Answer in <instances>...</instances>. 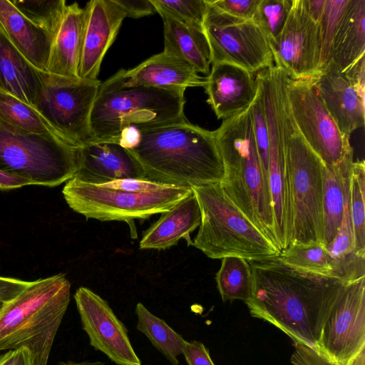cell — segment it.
Instances as JSON below:
<instances>
[{
	"label": "cell",
	"mask_w": 365,
	"mask_h": 365,
	"mask_svg": "<svg viewBox=\"0 0 365 365\" xmlns=\"http://www.w3.org/2000/svg\"><path fill=\"white\" fill-rule=\"evenodd\" d=\"M248 262L252 292L245 303L250 314L319 351L323 325L344 283L294 269L278 256Z\"/></svg>",
	"instance_id": "6da1fadb"
},
{
	"label": "cell",
	"mask_w": 365,
	"mask_h": 365,
	"mask_svg": "<svg viewBox=\"0 0 365 365\" xmlns=\"http://www.w3.org/2000/svg\"><path fill=\"white\" fill-rule=\"evenodd\" d=\"M137 128L140 140L128 150L140 165L145 180L181 187L222 181L224 165L214 131L187 120Z\"/></svg>",
	"instance_id": "7a4b0ae2"
},
{
	"label": "cell",
	"mask_w": 365,
	"mask_h": 365,
	"mask_svg": "<svg viewBox=\"0 0 365 365\" xmlns=\"http://www.w3.org/2000/svg\"><path fill=\"white\" fill-rule=\"evenodd\" d=\"M214 133L224 165L220 185L225 194L277 246L269 180L257 152L251 106L223 120Z\"/></svg>",
	"instance_id": "3957f363"
},
{
	"label": "cell",
	"mask_w": 365,
	"mask_h": 365,
	"mask_svg": "<svg viewBox=\"0 0 365 365\" xmlns=\"http://www.w3.org/2000/svg\"><path fill=\"white\" fill-rule=\"evenodd\" d=\"M285 74L277 78L279 108L286 163L287 246L322 243V168L294 120L287 99Z\"/></svg>",
	"instance_id": "277c9868"
},
{
	"label": "cell",
	"mask_w": 365,
	"mask_h": 365,
	"mask_svg": "<svg viewBox=\"0 0 365 365\" xmlns=\"http://www.w3.org/2000/svg\"><path fill=\"white\" fill-rule=\"evenodd\" d=\"M70 297L71 283L64 274L31 282L0 309V351L25 346L31 365H47Z\"/></svg>",
	"instance_id": "5b68a950"
},
{
	"label": "cell",
	"mask_w": 365,
	"mask_h": 365,
	"mask_svg": "<svg viewBox=\"0 0 365 365\" xmlns=\"http://www.w3.org/2000/svg\"><path fill=\"white\" fill-rule=\"evenodd\" d=\"M125 69L101 82L91 116L96 141L118 143L130 126L149 127L186 120L185 89L125 83Z\"/></svg>",
	"instance_id": "8992f818"
},
{
	"label": "cell",
	"mask_w": 365,
	"mask_h": 365,
	"mask_svg": "<svg viewBox=\"0 0 365 365\" xmlns=\"http://www.w3.org/2000/svg\"><path fill=\"white\" fill-rule=\"evenodd\" d=\"M192 189L201 212L192 245L207 257L235 256L255 261L279 256V248L230 201L220 182Z\"/></svg>",
	"instance_id": "52a82bcc"
},
{
	"label": "cell",
	"mask_w": 365,
	"mask_h": 365,
	"mask_svg": "<svg viewBox=\"0 0 365 365\" xmlns=\"http://www.w3.org/2000/svg\"><path fill=\"white\" fill-rule=\"evenodd\" d=\"M78 150L61 140L21 131L0 119V169L33 185L55 187L73 178Z\"/></svg>",
	"instance_id": "ba28073f"
},
{
	"label": "cell",
	"mask_w": 365,
	"mask_h": 365,
	"mask_svg": "<svg viewBox=\"0 0 365 365\" xmlns=\"http://www.w3.org/2000/svg\"><path fill=\"white\" fill-rule=\"evenodd\" d=\"M192 192V187L171 186L155 192H131L76 178L67 181L62 190L68 206L87 219L128 223L168 212Z\"/></svg>",
	"instance_id": "9c48e42d"
},
{
	"label": "cell",
	"mask_w": 365,
	"mask_h": 365,
	"mask_svg": "<svg viewBox=\"0 0 365 365\" xmlns=\"http://www.w3.org/2000/svg\"><path fill=\"white\" fill-rule=\"evenodd\" d=\"M41 88L35 108L72 146L95 142L91 116L101 81L71 78L38 70Z\"/></svg>",
	"instance_id": "30bf717a"
},
{
	"label": "cell",
	"mask_w": 365,
	"mask_h": 365,
	"mask_svg": "<svg viewBox=\"0 0 365 365\" xmlns=\"http://www.w3.org/2000/svg\"><path fill=\"white\" fill-rule=\"evenodd\" d=\"M207 1L202 29L212 64L230 63L254 73L274 66L267 38L252 20L235 18Z\"/></svg>",
	"instance_id": "8fae6325"
},
{
	"label": "cell",
	"mask_w": 365,
	"mask_h": 365,
	"mask_svg": "<svg viewBox=\"0 0 365 365\" xmlns=\"http://www.w3.org/2000/svg\"><path fill=\"white\" fill-rule=\"evenodd\" d=\"M287 99L297 126L326 165H336L353 155L350 137L340 130L310 80H294L286 74Z\"/></svg>",
	"instance_id": "7c38bea8"
},
{
	"label": "cell",
	"mask_w": 365,
	"mask_h": 365,
	"mask_svg": "<svg viewBox=\"0 0 365 365\" xmlns=\"http://www.w3.org/2000/svg\"><path fill=\"white\" fill-rule=\"evenodd\" d=\"M317 349L334 365H350L365 349V277L343 284Z\"/></svg>",
	"instance_id": "4fadbf2b"
},
{
	"label": "cell",
	"mask_w": 365,
	"mask_h": 365,
	"mask_svg": "<svg viewBox=\"0 0 365 365\" xmlns=\"http://www.w3.org/2000/svg\"><path fill=\"white\" fill-rule=\"evenodd\" d=\"M274 65L289 78L312 80L322 67V37L319 24L307 14L303 0H292L285 24L268 41Z\"/></svg>",
	"instance_id": "5bb4252c"
},
{
	"label": "cell",
	"mask_w": 365,
	"mask_h": 365,
	"mask_svg": "<svg viewBox=\"0 0 365 365\" xmlns=\"http://www.w3.org/2000/svg\"><path fill=\"white\" fill-rule=\"evenodd\" d=\"M263 98L269 133L268 180L272 201L277 246L287 247L286 163L277 92V71L270 68L256 76Z\"/></svg>",
	"instance_id": "9a60e30c"
},
{
	"label": "cell",
	"mask_w": 365,
	"mask_h": 365,
	"mask_svg": "<svg viewBox=\"0 0 365 365\" xmlns=\"http://www.w3.org/2000/svg\"><path fill=\"white\" fill-rule=\"evenodd\" d=\"M83 329L90 344L117 365H141L128 329L107 301L91 289L80 287L74 294Z\"/></svg>",
	"instance_id": "2e32d148"
},
{
	"label": "cell",
	"mask_w": 365,
	"mask_h": 365,
	"mask_svg": "<svg viewBox=\"0 0 365 365\" xmlns=\"http://www.w3.org/2000/svg\"><path fill=\"white\" fill-rule=\"evenodd\" d=\"M83 9L85 29L78 77L95 81L126 14L113 0H92Z\"/></svg>",
	"instance_id": "e0dca14e"
},
{
	"label": "cell",
	"mask_w": 365,
	"mask_h": 365,
	"mask_svg": "<svg viewBox=\"0 0 365 365\" xmlns=\"http://www.w3.org/2000/svg\"><path fill=\"white\" fill-rule=\"evenodd\" d=\"M340 130L350 137L363 128L365 120V93L330 60L310 80Z\"/></svg>",
	"instance_id": "ac0fdd59"
},
{
	"label": "cell",
	"mask_w": 365,
	"mask_h": 365,
	"mask_svg": "<svg viewBox=\"0 0 365 365\" xmlns=\"http://www.w3.org/2000/svg\"><path fill=\"white\" fill-rule=\"evenodd\" d=\"M254 74L230 63L212 64L204 88L207 102L218 119L235 116L252 104L258 92Z\"/></svg>",
	"instance_id": "d6986e66"
},
{
	"label": "cell",
	"mask_w": 365,
	"mask_h": 365,
	"mask_svg": "<svg viewBox=\"0 0 365 365\" xmlns=\"http://www.w3.org/2000/svg\"><path fill=\"white\" fill-rule=\"evenodd\" d=\"M74 178L96 185L124 178L145 180L143 169L131 152L109 141H96L79 148Z\"/></svg>",
	"instance_id": "ffe728a7"
},
{
	"label": "cell",
	"mask_w": 365,
	"mask_h": 365,
	"mask_svg": "<svg viewBox=\"0 0 365 365\" xmlns=\"http://www.w3.org/2000/svg\"><path fill=\"white\" fill-rule=\"evenodd\" d=\"M85 29V11L78 3L65 6L51 40L46 72L80 78L78 68Z\"/></svg>",
	"instance_id": "44dd1931"
},
{
	"label": "cell",
	"mask_w": 365,
	"mask_h": 365,
	"mask_svg": "<svg viewBox=\"0 0 365 365\" xmlns=\"http://www.w3.org/2000/svg\"><path fill=\"white\" fill-rule=\"evenodd\" d=\"M125 83L165 89L203 87L206 78L198 75L187 61L163 51L152 56L136 67L125 70Z\"/></svg>",
	"instance_id": "7402d4cb"
},
{
	"label": "cell",
	"mask_w": 365,
	"mask_h": 365,
	"mask_svg": "<svg viewBox=\"0 0 365 365\" xmlns=\"http://www.w3.org/2000/svg\"><path fill=\"white\" fill-rule=\"evenodd\" d=\"M0 26L24 57L36 69L46 72L51 36L10 0H0Z\"/></svg>",
	"instance_id": "603a6c76"
},
{
	"label": "cell",
	"mask_w": 365,
	"mask_h": 365,
	"mask_svg": "<svg viewBox=\"0 0 365 365\" xmlns=\"http://www.w3.org/2000/svg\"><path fill=\"white\" fill-rule=\"evenodd\" d=\"M201 222V212L196 196L192 192L153 223L143 234L140 249L164 250L188 239Z\"/></svg>",
	"instance_id": "cb8c5ba5"
},
{
	"label": "cell",
	"mask_w": 365,
	"mask_h": 365,
	"mask_svg": "<svg viewBox=\"0 0 365 365\" xmlns=\"http://www.w3.org/2000/svg\"><path fill=\"white\" fill-rule=\"evenodd\" d=\"M155 7L163 21V51L187 61L197 73L209 74L211 53L203 29L184 24Z\"/></svg>",
	"instance_id": "d4e9b609"
},
{
	"label": "cell",
	"mask_w": 365,
	"mask_h": 365,
	"mask_svg": "<svg viewBox=\"0 0 365 365\" xmlns=\"http://www.w3.org/2000/svg\"><path fill=\"white\" fill-rule=\"evenodd\" d=\"M40 88L38 70L18 51L0 26V90L35 108Z\"/></svg>",
	"instance_id": "484cf974"
},
{
	"label": "cell",
	"mask_w": 365,
	"mask_h": 365,
	"mask_svg": "<svg viewBox=\"0 0 365 365\" xmlns=\"http://www.w3.org/2000/svg\"><path fill=\"white\" fill-rule=\"evenodd\" d=\"M365 57V0H348L331 43L330 60L342 72Z\"/></svg>",
	"instance_id": "4316f807"
},
{
	"label": "cell",
	"mask_w": 365,
	"mask_h": 365,
	"mask_svg": "<svg viewBox=\"0 0 365 365\" xmlns=\"http://www.w3.org/2000/svg\"><path fill=\"white\" fill-rule=\"evenodd\" d=\"M353 155L336 165L322 168V243L327 247L336 235L342 220Z\"/></svg>",
	"instance_id": "83f0119b"
},
{
	"label": "cell",
	"mask_w": 365,
	"mask_h": 365,
	"mask_svg": "<svg viewBox=\"0 0 365 365\" xmlns=\"http://www.w3.org/2000/svg\"><path fill=\"white\" fill-rule=\"evenodd\" d=\"M0 119L21 131L67 143L36 108L2 90H0Z\"/></svg>",
	"instance_id": "f1b7e54d"
},
{
	"label": "cell",
	"mask_w": 365,
	"mask_h": 365,
	"mask_svg": "<svg viewBox=\"0 0 365 365\" xmlns=\"http://www.w3.org/2000/svg\"><path fill=\"white\" fill-rule=\"evenodd\" d=\"M136 328L150 341L173 365H178V356L182 354L185 339L164 320L152 314L142 303L135 307Z\"/></svg>",
	"instance_id": "f546056e"
},
{
	"label": "cell",
	"mask_w": 365,
	"mask_h": 365,
	"mask_svg": "<svg viewBox=\"0 0 365 365\" xmlns=\"http://www.w3.org/2000/svg\"><path fill=\"white\" fill-rule=\"evenodd\" d=\"M215 280L223 302L240 299L247 302L251 298L252 269L245 259L235 256L223 257Z\"/></svg>",
	"instance_id": "4dcf8cb0"
},
{
	"label": "cell",
	"mask_w": 365,
	"mask_h": 365,
	"mask_svg": "<svg viewBox=\"0 0 365 365\" xmlns=\"http://www.w3.org/2000/svg\"><path fill=\"white\" fill-rule=\"evenodd\" d=\"M278 257L294 269L334 278L332 260L327 247L322 242L289 245L281 250Z\"/></svg>",
	"instance_id": "1f68e13d"
},
{
	"label": "cell",
	"mask_w": 365,
	"mask_h": 365,
	"mask_svg": "<svg viewBox=\"0 0 365 365\" xmlns=\"http://www.w3.org/2000/svg\"><path fill=\"white\" fill-rule=\"evenodd\" d=\"M349 207L353 227L354 249L365 257V165L353 162L349 178Z\"/></svg>",
	"instance_id": "d6a6232c"
},
{
	"label": "cell",
	"mask_w": 365,
	"mask_h": 365,
	"mask_svg": "<svg viewBox=\"0 0 365 365\" xmlns=\"http://www.w3.org/2000/svg\"><path fill=\"white\" fill-rule=\"evenodd\" d=\"M292 6V0H260L252 21L267 41L275 38L282 30Z\"/></svg>",
	"instance_id": "836d02e7"
},
{
	"label": "cell",
	"mask_w": 365,
	"mask_h": 365,
	"mask_svg": "<svg viewBox=\"0 0 365 365\" xmlns=\"http://www.w3.org/2000/svg\"><path fill=\"white\" fill-rule=\"evenodd\" d=\"M12 3L27 18L44 28L51 36L63 14L64 0H13Z\"/></svg>",
	"instance_id": "e575fe53"
},
{
	"label": "cell",
	"mask_w": 365,
	"mask_h": 365,
	"mask_svg": "<svg viewBox=\"0 0 365 365\" xmlns=\"http://www.w3.org/2000/svg\"><path fill=\"white\" fill-rule=\"evenodd\" d=\"M150 1L155 6L162 9L177 20L202 29L207 0Z\"/></svg>",
	"instance_id": "d590c367"
},
{
	"label": "cell",
	"mask_w": 365,
	"mask_h": 365,
	"mask_svg": "<svg viewBox=\"0 0 365 365\" xmlns=\"http://www.w3.org/2000/svg\"><path fill=\"white\" fill-rule=\"evenodd\" d=\"M348 0H326L319 21L322 37V67L330 61L331 43ZM321 67V68H322Z\"/></svg>",
	"instance_id": "8d00e7d4"
},
{
	"label": "cell",
	"mask_w": 365,
	"mask_h": 365,
	"mask_svg": "<svg viewBox=\"0 0 365 365\" xmlns=\"http://www.w3.org/2000/svg\"><path fill=\"white\" fill-rule=\"evenodd\" d=\"M251 110L254 135L257 148V152L263 169L268 178L269 133L263 98L259 83L258 92L254 102L251 105Z\"/></svg>",
	"instance_id": "74e56055"
},
{
	"label": "cell",
	"mask_w": 365,
	"mask_h": 365,
	"mask_svg": "<svg viewBox=\"0 0 365 365\" xmlns=\"http://www.w3.org/2000/svg\"><path fill=\"white\" fill-rule=\"evenodd\" d=\"M221 11L235 18L252 20L260 0H208Z\"/></svg>",
	"instance_id": "f35d334b"
},
{
	"label": "cell",
	"mask_w": 365,
	"mask_h": 365,
	"mask_svg": "<svg viewBox=\"0 0 365 365\" xmlns=\"http://www.w3.org/2000/svg\"><path fill=\"white\" fill-rule=\"evenodd\" d=\"M99 185L107 188L131 192H155L172 186L140 178L119 179Z\"/></svg>",
	"instance_id": "ab89813d"
},
{
	"label": "cell",
	"mask_w": 365,
	"mask_h": 365,
	"mask_svg": "<svg viewBox=\"0 0 365 365\" xmlns=\"http://www.w3.org/2000/svg\"><path fill=\"white\" fill-rule=\"evenodd\" d=\"M294 346V351L291 357L294 365H334L314 348L295 341Z\"/></svg>",
	"instance_id": "60d3db41"
},
{
	"label": "cell",
	"mask_w": 365,
	"mask_h": 365,
	"mask_svg": "<svg viewBox=\"0 0 365 365\" xmlns=\"http://www.w3.org/2000/svg\"><path fill=\"white\" fill-rule=\"evenodd\" d=\"M182 354L188 365H215L208 349L198 341H185Z\"/></svg>",
	"instance_id": "b9f144b4"
},
{
	"label": "cell",
	"mask_w": 365,
	"mask_h": 365,
	"mask_svg": "<svg viewBox=\"0 0 365 365\" xmlns=\"http://www.w3.org/2000/svg\"><path fill=\"white\" fill-rule=\"evenodd\" d=\"M126 14V17L141 18L153 14L156 9L150 0H113Z\"/></svg>",
	"instance_id": "7bdbcfd3"
},
{
	"label": "cell",
	"mask_w": 365,
	"mask_h": 365,
	"mask_svg": "<svg viewBox=\"0 0 365 365\" xmlns=\"http://www.w3.org/2000/svg\"><path fill=\"white\" fill-rule=\"evenodd\" d=\"M31 282L0 277V302L4 304L16 297Z\"/></svg>",
	"instance_id": "ee69618b"
},
{
	"label": "cell",
	"mask_w": 365,
	"mask_h": 365,
	"mask_svg": "<svg viewBox=\"0 0 365 365\" xmlns=\"http://www.w3.org/2000/svg\"><path fill=\"white\" fill-rule=\"evenodd\" d=\"M26 185H33V184L25 178L10 174L0 169V189L9 190Z\"/></svg>",
	"instance_id": "f6af8a7d"
},
{
	"label": "cell",
	"mask_w": 365,
	"mask_h": 365,
	"mask_svg": "<svg viewBox=\"0 0 365 365\" xmlns=\"http://www.w3.org/2000/svg\"><path fill=\"white\" fill-rule=\"evenodd\" d=\"M140 138V135L138 128L130 126L122 131L118 140V143L123 148L130 150L138 145Z\"/></svg>",
	"instance_id": "bcb514c9"
},
{
	"label": "cell",
	"mask_w": 365,
	"mask_h": 365,
	"mask_svg": "<svg viewBox=\"0 0 365 365\" xmlns=\"http://www.w3.org/2000/svg\"><path fill=\"white\" fill-rule=\"evenodd\" d=\"M326 0H303L308 15L316 22L319 23L324 9Z\"/></svg>",
	"instance_id": "7dc6e473"
},
{
	"label": "cell",
	"mask_w": 365,
	"mask_h": 365,
	"mask_svg": "<svg viewBox=\"0 0 365 365\" xmlns=\"http://www.w3.org/2000/svg\"><path fill=\"white\" fill-rule=\"evenodd\" d=\"M14 365H31V352L26 347L16 349Z\"/></svg>",
	"instance_id": "c3c4849f"
},
{
	"label": "cell",
	"mask_w": 365,
	"mask_h": 365,
	"mask_svg": "<svg viewBox=\"0 0 365 365\" xmlns=\"http://www.w3.org/2000/svg\"><path fill=\"white\" fill-rule=\"evenodd\" d=\"M16 354V350H9L5 354H0V365H14Z\"/></svg>",
	"instance_id": "681fc988"
},
{
	"label": "cell",
	"mask_w": 365,
	"mask_h": 365,
	"mask_svg": "<svg viewBox=\"0 0 365 365\" xmlns=\"http://www.w3.org/2000/svg\"><path fill=\"white\" fill-rule=\"evenodd\" d=\"M57 365H105L103 362L101 361H85L82 362H74L71 361H68L66 362H59Z\"/></svg>",
	"instance_id": "f907efd6"
},
{
	"label": "cell",
	"mask_w": 365,
	"mask_h": 365,
	"mask_svg": "<svg viewBox=\"0 0 365 365\" xmlns=\"http://www.w3.org/2000/svg\"><path fill=\"white\" fill-rule=\"evenodd\" d=\"M351 365H364V364L359 361H355V362L352 363Z\"/></svg>",
	"instance_id": "816d5d0a"
},
{
	"label": "cell",
	"mask_w": 365,
	"mask_h": 365,
	"mask_svg": "<svg viewBox=\"0 0 365 365\" xmlns=\"http://www.w3.org/2000/svg\"><path fill=\"white\" fill-rule=\"evenodd\" d=\"M2 304H3V303L0 302V309H1V306H2Z\"/></svg>",
	"instance_id": "f5cc1de1"
}]
</instances>
